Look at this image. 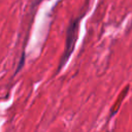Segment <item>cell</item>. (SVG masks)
Listing matches in <instances>:
<instances>
[{"mask_svg": "<svg viewBox=\"0 0 132 132\" xmlns=\"http://www.w3.org/2000/svg\"><path fill=\"white\" fill-rule=\"evenodd\" d=\"M77 24H78V20L72 22V23L70 24V26L68 27V29H67V37H66L65 54H64V56H63V59H62V62H61V64H60V68H59V70L61 69V67L63 66V64L67 61V59L69 58V56H70L71 53H72V50H73V46H74V43H75Z\"/></svg>", "mask_w": 132, "mask_h": 132, "instance_id": "cell-1", "label": "cell"}]
</instances>
